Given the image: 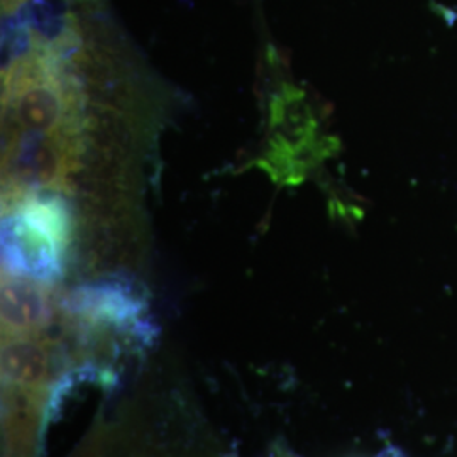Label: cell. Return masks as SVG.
<instances>
[{
  "label": "cell",
  "mask_w": 457,
  "mask_h": 457,
  "mask_svg": "<svg viewBox=\"0 0 457 457\" xmlns=\"http://www.w3.org/2000/svg\"><path fill=\"white\" fill-rule=\"evenodd\" d=\"M71 220L62 196L26 195L2 222V262L11 277L48 283L62 277Z\"/></svg>",
  "instance_id": "cell-1"
},
{
  "label": "cell",
  "mask_w": 457,
  "mask_h": 457,
  "mask_svg": "<svg viewBox=\"0 0 457 457\" xmlns=\"http://www.w3.org/2000/svg\"><path fill=\"white\" fill-rule=\"evenodd\" d=\"M54 66L36 56L14 68L7 85V104L17 126L28 134L66 136L73 102L68 98Z\"/></svg>",
  "instance_id": "cell-2"
},
{
  "label": "cell",
  "mask_w": 457,
  "mask_h": 457,
  "mask_svg": "<svg viewBox=\"0 0 457 457\" xmlns=\"http://www.w3.org/2000/svg\"><path fill=\"white\" fill-rule=\"evenodd\" d=\"M66 136L26 134L9 154V179L17 188H45L62 180L68 170Z\"/></svg>",
  "instance_id": "cell-3"
},
{
  "label": "cell",
  "mask_w": 457,
  "mask_h": 457,
  "mask_svg": "<svg viewBox=\"0 0 457 457\" xmlns=\"http://www.w3.org/2000/svg\"><path fill=\"white\" fill-rule=\"evenodd\" d=\"M70 309L94 322L124 326L143 312V302L119 281H102L79 288L70 298Z\"/></svg>",
  "instance_id": "cell-4"
},
{
  "label": "cell",
  "mask_w": 457,
  "mask_h": 457,
  "mask_svg": "<svg viewBox=\"0 0 457 457\" xmlns=\"http://www.w3.org/2000/svg\"><path fill=\"white\" fill-rule=\"evenodd\" d=\"M48 320V295L37 281L11 277L2 283V322L11 334H31Z\"/></svg>",
  "instance_id": "cell-5"
},
{
  "label": "cell",
  "mask_w": 457,
  "mask_h": 457,
  "mask_svg": "<svg viewBox=\"0 0 457 457\" xmlns=\"http://www.w3.org/2000/svg\"><path fill=\"white\" fill-rule=\"evenodd\" d=\"M49 361L46 349L36 341L19 337L2 347V376L9 385L34 390L46 383Z\"/></svg>",
  "instance_id": "cell-6"
}]
</instances>
